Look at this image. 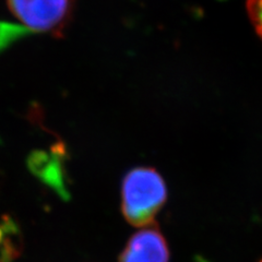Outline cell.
I'll list each match as a JSON object with an SVG mask.
<instances>
[{
  "label": "cell",
  "mask_w": 262,
  "mask_h": 262,
  "mask_svg": "<svg viewBox=\"0 0 262 262\" xmlns=\"http://www.w3.org/2000/svg\"><path fill=\"white\" fill-rule=\"evenodd\" d=\"M75 5L76 0H7L15 21L0 24V51L29 33L61 36L70 24Z\"/></svg>",
  "instance_id": "obj_1"
},
{
  "label": "cell",
  "mask_w": 262,
  "mask_h": 262,
  "mask_svg": "<svg viewBox=\"0 0 262 262\" xmlns=\"http://www.w3.org/2000/svg\"><path fill=\"white\" fill-rule=\"evenodd\" d=\"M166 196L165 182L154 168L131 169L122 183V214L131 225L149 226Z\"/></svg>",
  "instance_id": "obj_2"
},
{
  "label": "cell",
  "mask_w": 262,
  "mask_h": 262,
  "mask_svg": "<svg viewBox=\"0 0 262 262\" xmlns=\"http://www.w3.org/2000/svg\"><path fill=\"white\" fill-rule=\"evenodd\" d=\"M167 243L157 225H149L129 239L119 262H168Z\"/></svg>",
  "instance_id": "obj_3"
},
{
  "label": "cell",
  "mask_w": 262,
  "mask_h": 262,
  "mask_svg": "<svg viewBox=\"0 0 262 262\" xmlns=\"http://www.w3.org/2000/svg\"><path fill=\"white\" fill-rule=\"evenodd\" d=\"M246 7L253 28L262 38V0H247Z\"/></svg>",
  "instance_id": "obj_4"
}]
</instances>
